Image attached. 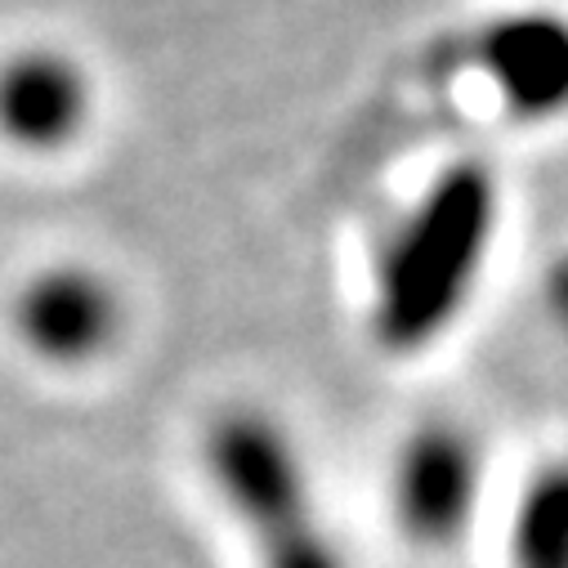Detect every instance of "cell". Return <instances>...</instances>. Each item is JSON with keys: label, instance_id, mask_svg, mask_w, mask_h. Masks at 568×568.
I'll list each match as a JSON object with an SVG mask.
<instances>
[{"label": "cell", "instance_id": "cell-2", "mask_svg": "<svg viewBox=\"0 0 568 568\" xmlns=\"http://www.w3.org/2000/svg\"><path fill=\"white\" fill-rule=\"evenodd\" d=\"M206 470L237 528H246L255 568H349L296 439L268 412H224L206 435Z\"/></svg>", "mask_w": 568, "mask_h": 568}, {"label": "cell", "instance_id": "cell-8", "mask_svg": "<svg viewBox=\"0 0 568 568\" xmlns=\"http://www.w3.org/2000/svg\"><path fill=\"white\" fill-rule=\"evenodd\" d=\"M546 301H550L559 327L568 332V255H559L555 268H550V277H546Z\"/></svg>", "mask_w": 568, "mask_h": 568}, {"label": "cell", "instance_id": "cell-3", "mask_svg": "<svg viewBox=\"0 0 568 568\" xmlns=\"http://www.w3.org/2000/svg\"><path fill=\"white\" fill-rule=\"evenodd\" d=\"M479 448L457 425H420L398 448L389 493L394 515L416 546H453L479 510Z\"/></svg>", "mask_w": 568, "mask_h": 568}, {"label": "cell", "instance_id": "cell-1", "mask_svg": "<svg viewBox=\"0 0 568 568\" xmlns=\"http://www.w3.org/2000/svg\"><path fill=\"white\" fill-rule=\"evenodd\" d=\"M501 229L497 175L462 158L412 202L372 273L367 323L381 349L420 354L466 314Z\"/></svg>", "mask_w": 568, "mask_h": 568}, {"label": "cell", "instance_id": "cell-6", "mask_svg": "<svg viewBox=\"0 0 568 568\" xmlns=\"http://www.w3.org/2000/svg\"><path fill=\"white\" fill-rule=\"evenodd\" d=\"M90 116V81L63 50H23L0 63V134L19 149L54 153Z\"/></svg>", "mask_w": 568, "mask_h": 568}, {"label": "cell", "instance_id": "cell-5", "mask_svg": "<svg viewBox=\"0 0 568 568\" xmlns=\"http://www.w3.org/2000/svg\"><path fill=\"white\" fill-rule=\"evenodd\" d=\"M19 341L50 363H90L121 332V301L112 282L85 264L37 273L14 301Z\"/></svg>", "mask_w": 568, "mask_h": 568}, {"label": "cell", "instance_id": "cell-4", "mask_svg": "<svg viewBox=\"0 0 568 568\" xmlns=\"http://www.w3.org/2000/svg\"><path fill=\"white\" fill-rule=\"evenodd\" d=\"M475 63L519 121L568 112V14L532 6L493 19L475 41Z\"/></svg>", "mask_w": 568, "mask_h": 568}, {"label": "cell", "instance_id": "cell-7", "mask_svg": "<svg viewBox=\"0 0 568 568\" xmlns=\"http://www.w3.org/2000/svg\"><path fill=\"white\" fill-rule=\"evenodd\" d=\"M510 568H568V462L537 470L510 515Z\"/></svg>", "mask_w": 568, "mask_h": 568}]
</instances>
